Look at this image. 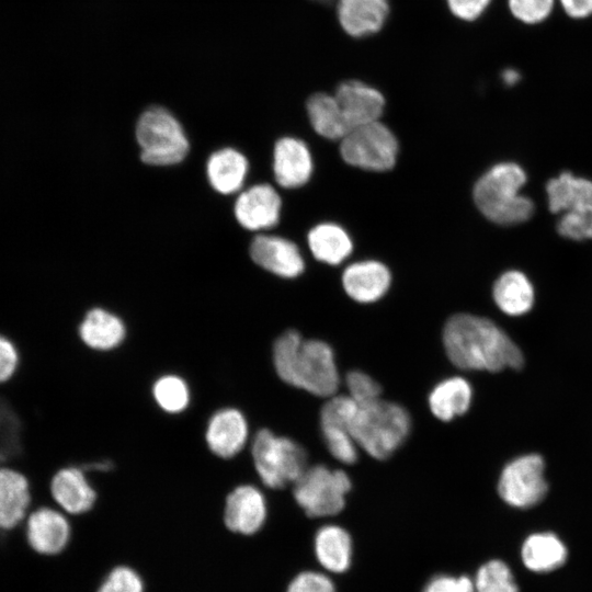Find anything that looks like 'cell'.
I'll list each match as a JSON object with an SVG mask.
<instances>
[{"mask_svg": "<svg viewBox=\"0 0 592 592\" xmlns=\"http://www.w3.org/2000/svg\"><path fill=\"white\" fill-rule=\"evenodd\" d=\"M443 344L448 360L458 368L497 373L520 369L524 357L519 346L491 320L457 314L443 329Z\"/></svg>", "mask_w": 592, "mask_h": 592, "instance_id": "1", "label": "cell"}, {"mask_svg": "<svg viewBox=\"0 0 592 592\" xmlns=\"http://www.w3.org/2000/svg\"><path fill=\"white\" fill-rule=\"evenodd\" d=\"M272 358L284 383L318 397L335 395L340 376L333 350L325 341L304 339L287 330L275 340Z\"/></svg>", "mask_w": 592, "mask_h": 592, "instance_id": "2", "label": "cell"}, {"mask_svg": "<svg viewBox=\"0 0 592 592\" xmlns=\"http://www.w3.org/2000/svg\"><path fill=\"white\" fill-rule=\"evenodd\" d=\"M526 182V173L516 163L502 162L490 168L476 182L474 201L479 210L491 221L514 225L527 220L533 202L520 194Z\"/></svg>", "mask_w": 592, "mask_h": 592, "instance_id": "3", "label": "cell"}, {"mask_svg": "<svg viewBox=\"0 0 592 592\" xmlns=\"http://www.w3.org/2000/svg\"><path fill=\"white\" fill-rule=\"evenodd\" d=\"M410 430L409 412L402 406L382 398L358 406L351 423L357 446L379 460L390 457L407 440Z\"/></svg>", "mask_w": 592, "mask_h": 592, "instance_id": "4", "label": "cell"}, {"mask_svg": "<svg viewBox=\"0 0 592 592\" xmlns=\"http://www.w3.org/2000/svg\"><path fill=\"white\" fill-rule=\"evenodd\" d=\"M251 454L258 476L272 489L294 483L308 467L307 453L301 445L269 429L255 433Z\"/></svg>", "mask_w": 592, "mask_h": 592, "instance_id": "5", "label": "cell"}, {"mask_svg": "<svg viewBox=\"0 0 592 592\" xmlns=\"http://www.w3.org/2000/svg\"><path fill=\"white\" fill-rule=\"evenodd\" d=\"M546 190L551 213H562L558 232L578 241L592 239V181L562 172Z\"/></svg>", "mask_w": 592, "mask_h": 592, "instance_id": "6", "label": "cell"}, {"mask_svg": "<svg viewBox=\"0 0 592 592\" xmlns=\"http://www.w3.org/2000/svg\"><path fill=\"white\" fill-rule=\"evenodd\" d=\"M140 159L150 166H172L189 152V140L179 121L166 109L146 110L136 125Z\"/></svg>", "mask_w": 592, "mask_h": 592, "instance_id": "7", "label": "cell"}, {"mask_svg": "<svg viewBox=\"0 0 592 592\" xmlns=\"http://www.w3.org/2000/svg\"><path fill=\"white\" fill-rule=\"evenodd\" d=\"M293 485L294 498L305 513L322 517L343 510L352 482L345 471L318 464L308 466Z\"/></svg>", "mask_w": 592, "mask_h": 592, "instance_id": "8", "label": "cell"}, {"mask_svg": "<svg viewBox=\"0 0 592 592\" xmlns=\"http://www.w3.org/2000/svg\"><path fill=\"white\" fill-rule=\"evenodd\" d=\"M340 152L351 166L387 171L396 163L398 141L386 125L376 121L352 128L341 139Z\"/></svg>", "mask_w": 592, "mask_h": 592, "instance_id": "9", "label": "cell"}, {"mask_svg": "<svg viewBox=\"0 0 592 592\" xmlns=\"http://www.w3.org/2000/svg\"><path fill=\"white\" fill-rule=\"evenodd\" d=\"M542 456L528 454L515 458L502 470L498 491L504 502L515 508H530L540 502L547 492Z\"/></svg>", "mask_w": 592, "mask_h": 592, "instance_id": "10", "label": "cell"}, {"mask_svg": "<svg viewBox=\"0 0 592 592\" xmlns=\"http://www.w3.org/2000/svg\"><path fill=\"white\" fill-rule=\"evenodd\" d=\"M22 530L30 549L44 558L64 553L72 535L68 515L53 504L32 508Z\"/></svg>", "mask_w": 592, "mask_h": 592, "instance_id": "11", "label": "cell"}, {"mask_svg": "<svg viewBox=\"0 0 592 592\" xmlns=\"http://www.w3.org/2000/svg\"><path fill=\"white\" fill-rule=\"evenodd\" d=\"M358 405L349 395H333L320 411V428L330 454L343 464L357 459V444L351 432V423Z\"/></svg>", "mask_w": 592, "mask_h": 592, "instance_id": "12", "label": "cell"}, {"mask_svg": "<svg viewBox=\"0 0 592 592\" xmlns=\"http://www.w3.org/2000/svg\"><path fill=\"white\" fill-rule=\"evenodd\" d=\"M49 493L53 504L72 516L89 512L96 501V491L87 471L75 464L55 471L49 482Z\"/></svg>", "mask_w": 592, "mask_h": 592, "instance_id": "13", "label": "cell"}, {"mask_svg": "<svg viewBox=\"0 0 592 592\" xmlns=\"http://www.w3.org/2000/svg\"><path fill=\"white\" fill-rule=\"evenodd\" d=\"M32 503L29 478L12 466L0 465V532L21 527Z\"/></svg>", "mask_w": 592, "mask_h": 592, "instance_id": "14", "label": "cell"}, {"mask_svg": "<svg viewBox=\"0 0 592 592\" xmlns=\"http://www.w3.org/2000/svg\"><path fill=\"white\" fill-rule=\"evenodd\" d=\"M266 515L265 498L252 485H240L226 498L224 521L231 532L252 535L263 526Z\"/></svg>", "mask_w": 592, "mask_h": 592, "instance_id": "15", "label": "cell"}, {"mask_svg": "<svg viewBox=\"0 0 592 592\" xmlns=\"http://www.w3.org/2000/svg\"><path fill=\"white\" fill-rule=\"evenodd\" d=\"M250 255L258 265L281 277H296L305 269L297 246L280 236H257L250 244Z\"/></svg>", "mask_w": 592, "mask_h": 592, "instance_id": "16", "label": "cell"}, {"mask_svg": "<svg viewBox=\"0 0 592 592\" xmlns=\"http://www.w3.org/2000/svg\"><path fill=\"white\" fill-rule=\"evenodd\" d=\"M281 197L269 184H257L240 193L235 203V216L248 230L275 226L280 219Z\"/></svg>", "mask_w": 592, "mask_h": 592, "instance_id": "17", "label": "cell"}, {"mask_svg": "<svg viewBox=\"0 0 592 592\" xmlns=\"http://www.w3.org/2000/svg\"><path fill=\"white\" fill-rule=\"evenodd\" d=\"M249 425L243 413L235 408L217 410L208 420L205 440L213 454L221 458L236 456L246 445Z\"/></svg>", "mask_w": 592, "mask_h": 592, "instance_id": "18", "label": "cell"}, {"mask_svg": "<svg viewBox=\"0 0 592 592\" xmlns=\"http://www.w3.org/2000/svg\"><path fill=\"white\" fill-rule=\"evenodd\" d=\"M334 96L351 129L378 121L385 106L377 89L357 80L340 83Z\"/></svg>", "mask_w": 592, "mask_h": 592, "instance_id": "19", "label": "cell"}, {"mask_svg": "<svg viewBox=\"0 0 592 592\" xmlns=\"http://www.w3.org/2000/svg\"><path fill=\"white\" fill-rule=\"evenodd\" d=\"M312 158L306 144L294 137L278 139L273 152L276 182L286 189L306 184L312 173Z\"/></svg>", "mask_w": 592, "mask_h": 592, "instance_id": "20", "label": "cell"}, {"mask_svg": "<svg viewBox=\"0 0 592 592\" xmlns=\"http://www.w3.org/2000/svg\"><path fill=\"white\" fill-rule=\"evenodd\" d=\"M391 275L378 261H361L349 265L342 274L345 293L355 301L367 304L382 298L388 291Z\"/></svg>", "mask_w": 592, "mask_h": 592, "instance_id": "21", "label": "cell"}, {"mask_svg": "<svg viewBox=\"0 0 592 592\" xmlns=\"http://www.w3.org/2000/svg\"><path fill=\"white\" fill-rule=\"evenodd\" d=\"M338 19L342 29L353 37L377 33L389 14L388 0H338Z\"/></svg>", "mask_w": 592, "mask_h": 592, "instance_id": "22", "label": "cell"}, {"mask_svg": "<svg viewBox=\"0 0 592 592\" xmlns=\"http://www.w3.org/2000/svg\"><path fill=\"white\" fill-rule=\"evenodd\" d=\"M78 337L91 350L110 351L124 341L126 328L122 319L111 311L92 308L79 323Z\"/></svg>", "mask_w": 592, "mask_h": 592, "instance_id": "23", "label": "cell"}, {"mask_svg": "<svg viewBox=\"0 0 592 592\" xmlns=\"http://www.w3.org/2000/svg\"><path fill=\"white\" fill-rule=\"evenodd\" d=\"M471 398L473 389L468 380L453 376L433 387L429 395V407L435 418L447 422L466 413Z\"/></svg>", "mask_w": 592, "mask_h": 592, "instance_id": "24", "label": "cell"}, {"mask_svg": "<svg viewBox=\"0 0 592 592\" xmlns=\"http://www.w3.org/2000/svg\"><path fill=\"white\" fill-rule=\"evenodd\" d=\"M315 555L318 562L328 571L342 573L352 561V539L341 526L328 524L315 535Z\"/></svg>", "mask_w": 592, "mask_h": 592, "instance_id": "25", "label": "cell"}, {"mask_svg": "<svg viewBox=\"0 0 592 592\" xmlns=\"http://www.w3.org/2000/svg\"><path fill=\"white\" fill-rule=\"evenodd\" d=\"M248 160L234 148H223L210 155L206 166L209 184L221 194L237 192L247 175Z\"/></svg>", "mask_w": 592, "mask_h": 592, "instance_id": "26", "label": "cell"}, {"mask_svg": "<svg viewBox=\"0 0 592 592\" xmlns=\"http://www.w3.org/2000/svg\"><path fill=\"white\" fill-rule=\"evenodd\" d=\"M568 551L560 538L553 533H535L523 543L521 557L524 566L533 572H549L560 568Z\"/></svg>", "mask_w": 592, "mask_h": 592, "instance_id": "27", "label": "cell"}, {"mask_svg": "<svg viewBox=\"0 0 592 592\" xmlns=\"http://www.w3.org/2000/svg\"><path fill=\"white\" fill-rule=\"evenodd\" d=\"M306 107L311 126L322 137L342 139L351 130L334 95L315 93L309 96Z\"/></svg>", "mask_w": 592, "mask_h": 592, "instance_id": "28", "label": "cell"}, {"mask_svg": "<svg viewBox=\"0 0 592 592\" xmlns=\"http://www.w3.org/2000/svg\"><path fill=\"white\" fill-rule=\"evenodd\" d=\"M493 299L506 315L526 314L534 303V289L530 280L519 271L503 273L494 283Z\"/></svg>", "mask_w": 592, "mask_h": 592, "instance_id": "29", "label": "cell"}, {"mask_svg": "<svg viewBox=\"0 0 592 592\" xmlns=\"http://www.w3.org/2000/svg\"><path fill=\"white\" fill-rule=\"evenodd\" d=\"M308 246L314 257L328 264H339L344 261L353 249L348 232L339 225L323 223L310 229Z\"/></svg>", "mask_w": 592, "mask_h": 592, "instance_id": "30", "label": "cell"}, {"mask_svg": "<svg viewBox=\"0 0 592 592\" xmlns=\"http://www.w3.org/2000/svg\"><path fill=\"white\" fill-rule=\"evenodd\" d=\"M156 403L166 412L179 413L190 403V389L186 382L177 375L159 377L152 386Z\"/></svg>", "mask_w": 592, "mask_h": 592, "instance_id": "31", "label": "cell"}, {"mask_svg": "<svg viewBox=\"0 0 592 592\" xmlns=\"http://www.w3.org/2000/svg\"><path fill=\"white\" fill-rule=\"evenodd\" d=\"M476 592H519L509 566L499 559L483 563L474 580Z\"/></svg>", "mask_w": 592, "mask_h": 592, "instance_id": "32", "label": "cell"}, {"mask_svg": "<svg viewBox=\"0 0 592 592\" xmlns=\"http://www.w3.org/2000/svg\"><path fill=\"white\" fill-rule=\"evenodd\" d=\"M349 396L358 405L365 406L380 399L382 387L369 375L351 371L345 377Z\"/></svg>", "mask_w": 592, "mask_h": 592, "instance_id": "33", "label": "cell"}, {"mask_svg": "<svg viewBox=\"0 0 592 592\" xmlns=\"http://www.w3.org/2000/svg\"><path fill=\"white\" fill-rule=\"evenodd\" d=\"M98 592H144V583L133 569L116 567L105 578Z\"/></svg>", "mask_w": 592, "mask_h": 592, "instance_id": "34", "label": "cell"}, {"mask_svg": "<svg viewBox=\"0 0 592 592\" xmlns=\"http://www.w3.org/2000/svg\"><path fill=\"white\" fill-rule=\"evenodd\" d=\"M554 0H509L512 14L527 24L545 20L551 12Z\"/></svg>", "mask_w": 592, "mask_h": 592, "instance_id": "35", "label": "cell"}, {"mask_svg": "<svg viewBox=\"0 0 592 592\" xmlns=\"http://www.w3.org/2000/svg\"><path fill=\"white\" fill-rule=\"evenodd\" d=\"M286 592H335V587L325 573L303 571L291 581Z\"/></svg>", "mask_w": 592, "mask_h": 592, "instance_id": "36", "label": "cell"}, {"mask_svg": "<svg viewBox=\"0 0 592 592\" xmlns=\"http://www.w3.org/2000/svg\"><path fill=\"white\" fill-rule=\"evenodd\" d=\"M20 351L12 339L0 333V386L10 382L20 366Z\"/></svg>", "mask_w": 592, "mask_h": 592, "instance_id": "37", "label": "cell"}, {"mask_svg": "<svg viewBox=\"0 0 592 592\" xmlns=\"http://www.w3.org/2000/svg\"><path fill=\"white\" fill-rule=\"evenodd\" d=\"M422 592H476V589L467 576L439 574L425 584Z\"/></svg>", "mask_w": 592, "mask_h": 592, "instance_id": "38", "label": "cell"}, {"mask_svg": "<svg viewBox=\"0 0 592 592\" xmlns=\"http://www.w3.org/2000/svg\"><path fill=\"white\" fill-rule=\"evenodd\" d=\"M491 0H446L451 12L458 19L474 21L487 9Z\"/></svg>", "mask_w": 592, "mask_h": 592, "instance_id": "39", "label": "cell"}, {"mask_svg": "<svg viewBox=\"0 0 592 592\" xmlns=\"http://www.w3.org/2000/svg\"><path fill=\"white\" fill-rule=\"evenodd\" d=\"M560 3L571 18L582 19L592 14V0H560Z\"/></svg>", "mask_w": 592, "mask_h": 592, "instance_id": "40", "label": "cell"}, {"mask_svg": "<svg viewBox=\"0 0 592 592\" xmlns=\"http://www.w3.org/2000/svg\"><path fill=\"white\" fill-rule=\"evenodd\" d=\"M503 79L508 84H514L515 81L519 79V75L514 70H506L503 73Z\"/></svg>", "mask_w": 592, "mask_h": 592, "instance_id": "41", "label": "cell"}, {"mask_svg": "<svg viewBox=\"0 0 592 592\" xmlns=\"http://www.w3.org/2000/svg\"><path fill=\"white\" fill-rule=\"evenodd\" d=\"M318 1H322V2H323V1H330V0H318Z\"/></svg>", "mask_w": 592, "mask_h": 592, "instance_id": "42", "label": "cell"}]
</instances>
